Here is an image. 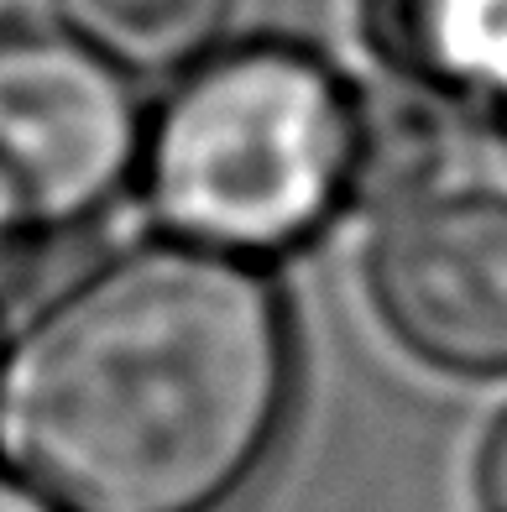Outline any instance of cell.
Instances as JSON below:
<instances>
[{"label": "cell", "mask_w": 507, "mask_h": 512, "mask_svg": "<svg viewBox=\"0 0 507 512\" xmlns=\"http://www.w3.org/2000/svg\"><path fill=\"white\" fill-rule=\"evenodd\" d=\"M293 408V324L236 251L157 241L84 272L0 366V439L63 512H225Z\"/></svg>", "instance_id": "obj_1"}, {"label": "cell", "mask_w": 507, "mask_h": 512, "mask_svg": "<svg viewBox=\"0 0 507 512\" xmlns=\"http://www.w3.org/2000/svg\"><path fill=\"white\" fill-rule=\"evenodd\" d=\"M351 100L283 42L204 58L142 142L152 209L183 241L236 256L304 241L351 194Z\"/></svg>", "instance_id": "obj_2"}, {"label": "cell", "mask_w": 507, "mask_h": 512, "mask_svg": "<svg viewBox=\"0 0 507 512\" xmlns=\"http://www.w3.org/2000/svg\"><path fill=\"white\" fill-rule=\"evenodd\" d=\"M142 162L121 74L68 37H0V267L115 199Z\"/></svg>", "instance_id": "obj_3"}, {"label": "cell", "mask_w": 507, "mask_h": 512, "mask_svg": "<svg viewBox=\"0 0 507 512\" xmlns=\"http://www.w3.org/2000/svg\"><path fill=\"white\" fill-rule=\"evenodd\" d=\"M361 277L403 356L455 382H507V194L424 189L393 204Z\"/></svg>", "instance_id": "obj_4"}, {"label": "cell", "mask_w": 507, "mask_h": 512, "mask_svg": "<svg viewBox=\"0 0 507 512\" xmlns=\"http://www.w3.org/2000/svg\"><path fill=\"white\" fill-rule=\"evenodd\" d=\"M361 27L413 89L507 95V0H361Z\"/></svg>", "instance_id": "obj_5"}, {"label": "cell", "mask_w": 507, "mask_h": 512, "mask_svg": "<svg viewBox=\"0 0 507 512\" xmlns=\"http://www.w3.org/2000/svg\"><path fill=\"white\" fill-rule=\"evenodd\" d=\"M63 37L115 74H183L215 58L236 0H53Z\"/></svg>", "instance_id": "obj_6"}, {"label": "cell", "mask_w": 507, "mask_h": 512, "mask_svg": "<svg viewBox=\"0 0 507 512\" xmlns=\"http://www.w3.org/2000/svg\"><path fill=\"white\" fill-rule=\"evenodd\" d=\"M429 89H387L351 100V194L366 204H403L429 189L445 162V121Z\"/></svg>", "instance_id": "obj_7"}, {"label": "cell", "mask_w": 507, "mask_h": 512, "mask_svg": "<svg viewBox=\"0 0 507 512\" xmlns=\"http://www.w3.org/2000/svg\"><path fill=\"white\" fill-rule=\"evenodd\" d=\"M471 497L476 512H507V408L481 429V445L471 455Z\"/></svg>", "instance_id": "obj_8"}, {"label": "cell", "mask_w": 507, "mask_h": 512, "mask_svg": "<svg viewBox=\"0 0 507 512\" xmlns=\"http://www.w3.org/2000/svg\"><path fill=\"white\" fill-rule=\"evenodd\" d=\"M0 512H63L53 497H42L32 481H16V476H0Z\"/></svg>", "instance_id": "obj_9"}, {"label": "cell", "mask_w": 507, "mask_h": 512, "mask_svg": "<svg viewBox=\"0 0 507 512\" xmlns=\"http://www.w3.org/2000/svg\"><path fill=\"white\" fill-rule=\"evenodd\" d=\"M497 105H502L497 115H502V142H507V95H497Z\"/></svg>", "instance_id": "obj_10"}]
</instances>
